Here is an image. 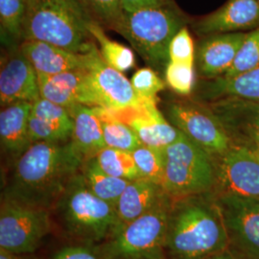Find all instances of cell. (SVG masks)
Masks as SVG:
<instances>
[{
  "mask_svg": "<svg viewBox=\"0 0 259 259\" xmlns=\"http://www.w3.org/2000/svg\"><path fill=\"white\" fill-rule=\"evenodd\" d=\"M83 162L71 140L34 142L15 160L3 198L49 209L80 173Z\"/></svg>",
  "mask_w": 259,
  "mask_h": 259,
  "instance_id": "obj_1",
  "label": "cell"
},
{
  "mask_svg": "<svg viewBox=\"0 0 259 259\" xmlns=\"http://www.w3.org/2000/svg\"><path fill=\"white\" fill-rule=\"evenodd\" d=\"M228 248L214 192L172 199L164 244L166 259H204Z\"/></svg>",
  "mask_w": 259,
  "mask_h": 259,
  "instance_id": "obj_2",
  "label": "cell"
},
{
  "mask_svg": "<svg viewBox=\"0 0 259 259\" xmlns=\"http://www.w3.org/2000/svg\"><path fill=\"white\" fill-rule=\"evenodd\" d=\"M25 5L23 40L46 41L78 54L96 47L88 30L91 19L78 0H25Z\"/></svg>",
  "mask_w": 259,
  "mask_h": 259,
  "instance_id": "obj_3",
  "label": "cell"
},
{
  "mask_svg": "<svg viewBox=\"0 0 259 259\" xmlns=\"http://www.w3.org/2000/svg\"><path fill=\"white\" fill-rule=\"evenodd\" d=\"M56 206L66 232L82 243L98 245L119 228L115 205L94 194L81 171L70 181Z\"/></svg>",
  "mask_w": 259,
  "mask_h": 259,
  "instance_id": "obj_4",
  "label": "cell"
},
{
  "mask_svg": "<svg viewBox=\"0 0 259 259\" xmlns=\"http://www.w3.org/2000/svg\"><path fill=\"white\" fill-rule=\"evenodd\" d=\"M185 19L172 4L123 12L119 33L150 67L161 69L169 63V46Z\"/></svg>",
  "mask_w": 259,
  "mask_h": 259,
  "instance_id": "obj_5",
  "label": "cell"
},
{
  "mask_svg": "<svg viewBox=\"0 0 259 259\" xmlns=\"http://www.w3.org/2000/svg\"><path fill=\"white\" fill-rule=\"evenodd\" d=\"M172 199L165 194L155 206L96 245L101 259H166L164 244Z\"/></svg>",
  "mask_w": 259,
  "mask_h": 259,
  "instance_id": "obj_6",
  "label": "cell"
},
{
  "mask_svg": "<svg viewBox=\"0 0 259 259\" xmlns=\"http://www.w3.org/2000/svg\"><path fill=\"white\" fill-rule=\"evenodd\" d=\"M162 188L171 199L214 192L215 158L185 135L164 149Z\"/></svg>",
  "mask_w": 259,
  "mask_h": 259,
  "instance_id": "obj_7",
  "label": "cell"
},
{
  "mask_svg": "<svg viewBox=\"0 0 259 259\" xmlns=\"http://www.w3.org/2000/svg\"><path fill=\"white\" fill-rule=\"evenodd\" d=\"M51 231L47 208L2 199L0 208V249L17 254L33 253Z\"/></svg>",
  "mask_w": 259,
  "mask_h": 259,
  "instance_id": "obj_8",
  "label": "cell"
},
{
  "mask_svg": "<svg viewBox=\"0 0 259 259\" xmlns=\"http://www.w3.org/2000/svg\"><path fill=\"white\" fill-rule=\"evenodd\" d=\"M229 238L241 259H259V199L215 193Z\"/></svg>",
  "mask_w": 259,
  "mask_h": 259,
  "instance_id": "obj_9",
  "label": "cell"
},
{
  "mask_svg": "<svg viewBox=\"0 0 259 259\" xmlns=\"http://www.w3.org/2000/svg\"><path fill=\"white\" fill-rule=\"evenodd\" d=\"M167 115L187 139L213 157L221 156L233 144L222 124L208 108L189 103H173L167 110Z\"/></svg>",
  "mask_w": 259,
  "mask_h": 259,
  "instance_id": "obj_10",
  "label": "cell"
},
{
  "mask_svg": "<svg viewBox=\"0 0 259 259\" xmlns=\"http://www.w3.org/2000/svg\"><path fill=\"white\" fill-rule=\"evenodd\" d=\"M216 164L215 193H230L259 199V158L252 149L233 143Z\"/></svg>",
  "mask_w": 259,
  "mask_h": 259,
  "instance_id": "obj_11",
  "label": "cell"
},
{
  "mask_svg": "<svg viewBox=\"0 0 259 259\" xmlns=\"http://www.w3.org/2000/svg\"><path fill=\"white\" fill-rule=\"evenodd\" d=\"M106 110L114 119L132 128L145 146L164 150L183 136L182 132L164 118L157 104L142 102L120 110Z\"/></svg>",
  "mask_w": 259,
  "mask_h": 259,
  "instance_id": "obj_12",
  "label": "cell"
},
{
  "mask_svg": "<svg viewBox=\"0 0 259 259\" xmlns=\"http://www.w3.org/2000/svg\"><path fill=\"white\" fill-rule=\"evenodd\" d=\"M87 70L91 76L95 93L102 108L120 110L137 106L141 101L135 92L131 80L103 61L97 47L87 53Z\"/></svg>",
  "mask_w": 259,
  "mask_h": 259,
  "instance_id": "obj_13",
  "label": "cell"
},
{
  "mask_svg": "<svg viewBox=\"0 0 259 259\" xmlns=\"http://www.w3.org/2000/svg\"><path fill=\"white\" fill-rule=\"evenodd\" d=\"M40 97L69 110L76 105L102 107L87 68L55 75L37 74Z\"/></svg>",
  "mask_w": 259,
  "mask_h": 259,
  "instance_id": "obj_14",
  "label": "cell"
},
{
  "mask_svg": "<svg viewBox=\"0 0 259 259\" xmlns=\"http://www.w3.org/2000/svg\"><path fill=\"white\" fill-rule=\"evenodd\" d=\"M228 133L249 147L259 146V100L221 98L208 107Z\"/></svg>",
  "mask_w": 259,
  "mask_h": 259,
  "instance_id": "obj_15",
  "label": "cell"
},
{
  "mask_svg": "<svg viewBox=\"0 0 259 259\" xmlns=\"http://www.w3.org/2000/svg\"><path fill=\"white\" fill-rule=\"evenodd\" d=\"M39 97L37 71L18 47L1 65V108L17 102H35Z\"/></svg>",
  "mask_w": 259,
  "mask_h": 259,
  "instance_id": "obj_16",
  "label": "cell"
},
{
  "mask_svg": "<svg viewBox=\"0 0 259 259\" xmlns=\"http://www.w3.org/2000/svg\"><path fill=\"white\" fill-rule=\"evenodd\" d=\"M245 33H222L208 35L197 50V65L201 76L216 79L231 67L246 37Z\"/></svg>",
  "mask_w": 259,
  "mask_h": 259,
  "instance_id": "obj_17",
  "label": "cell"
},
{
  "mask_svg": "<svg viewBox=\"0 0 259 259\" xmlns=\"http://www.w3.org/2000/svg\"><path fill=\"white\" fill-rule=\"evenodd\" d=\"M259 25V1L229 0L195 26L200 35L234 33Z\"/></svg>",
  "mask_w": 259,
  "mask_h": 259,
  "instance_id": "obj_18",
  "label": "cell"
},
{
  "mask_svg": "<svg viewBox=\"0 0 259 259\" xmlns=\"http://www.w3.org/2000/svg\"><path fill=\"white\" fill-rule=\"evenodd\" d=\"M19 49L37 74L55 75L87 68V53L78 54L46 41L23 40Z\"/></svg>",
  "mask_w": 259,
  "mask_h": 259,
  "instance_id": "obj_19",
  "label": "cell"
},
{
  "mask_svg": "<svg viewBox=\"0 0 259 259\" xmlns=\"http://www.w3.org/2000/svg\"><path fill=\"white\" fill-rule=\"evenodd\" d=\"M31 102H17L3 107L0 112L1 148L15 160L32 144L29 135Z\"/></svg>",
  "mask_w": 259,
  "mask_h": 259,
  "instance_id": "obj_20",
  "label": "cell"
},
{
  "mask_svg": "<svg viewBox=\"0 0 259 259\" xmlns=\"http://www.w3.org/2000/svg\"><path fill=\"white\" fill-rule=\"evenodd\" d=\"M165 194L160 185L144 178L131 181L115 204L119 228L149 211Z\"/></svg>",
  "mask_w": 259,
  "mask_h": 259,
  "instance_id": "obj_21",
  "label": "cell"
},
{
  "mask_svg": "<svg viewBox=\"0 0 259 259\" xmlns=\"http://www.w3.org/2000/svg\"><path fill=\"white\" fill-rule=\"evenodd\" d=\"M69 112L73 120L71 142L83 160L95 157L106 147L103 138L101 121L94 107L76 105Z\"/></svg>",
  "mask_w": 259,
  "mask_h": 259,
  "instance_id": "obj_22",
  "label": "cell"
},
{
  "mask_svg": "<svg viewBox=\"0 0 259 259\" xmlns=\"http://www.w3.org/2000/svg\"><path fill=\"white\" fill-rule=\"evenodd\" d=\"M213 80L205 89V97L208 99L232 97L259 100V65L232 78L218 77Z\"/></svg>",
  "mask_w": 259,
  "mask_h": 259,
  "instance_id": "obj_23",
  "label": "cell"
},
{
  "mask_svg": "<svg viewBox=\"0 0 259 259\" xmlns=\"http://www.w3.org/2000/svg\"><path fill=\"white\" fill-rule=\"evenodd\" d=\"M81 173L88 187L94 194L114 205L131 182L111 176L103 171L95 157L83 160Z\"/></svg>",
  "mask_w": 259,
  "mask_h": 259,
  "instance_id": "obj_24",
  "label": "cell"
},
{
  "mask_svg": "<svg viewBox=\"0 0 259 259\" xmlns=\"http://www.w3.org/2000/svg\"><path fill=\"white\" fill-rule=\"evenodd\" d=\"M88 30L98 45V51L103 61L108 65L115 68L122 73L126 72L136 65V56L134 51L112 40L105 34V29L96 22L90 20Z\"/></svg>",
  "mask_w": 259,
  "mask_h": 259,
  "instance_id": "obj_25",
  "label": "cell"
},
{
  "mask_svg": "<svg viewBox=\"0 0 259 259\" xmlns=\"http://www.w3.org/2000/svg\"><path fill=\"white\" fill-rule=\"evenodd\" d=\"M102 126L103 138L106 147L133 153L142 145L138 135L129 126L114 119L102 107H94Z\"/></svg>",
  "mask_w": 259,
  "mask_h": 259,
  "instance_id": "obj_26",
  "label": "cell"
},
{
  "mask_svg": "<svg viewBox=\"0 0 259 259\" xmlns=\"http://www.w3.org/2000/svg\"><path fill=\"white\" fill-rule=\"evenodd\" d=\"M95 158L100 168L111 176L133 181L140 178L132 153L105 147L97 153Z\"/></svg>",
  "mask_w": 259,
  "mask_h": 259,
  "instance_id": "obj_27",
  "label": "cell"
},
{
  "mask_svg": "<svg viewBox=\"0 0 259 259\" xmlns=\"http://www.w3.org/2000/svg\"><path fill=\"white\" fill-rule=\"evenodd\" d=\"M26 13L25 0H0V23L2 38L11 45L23 40Z\"/></svg>",
  "mask_w": 259,
  "mask_h": 259,
  "instance_id": "obj_28",
  "label": "cell"
},
{
  "mask_svg": "<svg viewBox=\"0 0 259 259\" xmlns=\"http://www.w3.org/2000/svg\"><path fill=\"white\" fill-rule=\"evenodd\" d=\"M140 178H144L162 187L164 182V150L141 145L133 153Z\"/></svg>",
  "mask_w": 259,
  "mask_h": 259,
  "instance_id": "obj_29",
  "label": "cell"
},
{
  "mask_svg": "<svg viewBox=\"0 0 259 259\" xmlns=\"http://www.w3.org/2000/svg\"><path fill=\"white\" fill-rule=\"evenodd\" d=\"M78 2L92 21L104 29L116 31L123 16L120 0H78Z\"/></svg>",
  "mask_w": 259,
  "mask_h": 259,
  "instance_id": "obj_30",
  "label": "cell"
},
{
  "mask_svg": "<svg viewBox=\"0 0 259 259\" xmlns=\"http://www.w3.org/2000/svg\"><path fill=\"white\" fill-rule=\"evenodd\" d=\"M258 65L259 27L246 35L232 67L221 77L226 79L232 78L249 71Z\"/></svg>",
  "mask_w": 259,
  "mask_h": 259,
  "instance_id": "obj_31",
  "label": "cell"
},
{
  "mask_svg": "<svg viewBox=\"0 0 259 259\" xmlns=\"http://www.w3.org/2000/svg\"><path fill=\"white\" fill-rule=\"evenodd\" d=\"M131 83L141 102L152 104H157V95L165 87L162 79L152 67H143L136 71Z\"/></svg>",
  "mask_w": 259,
  "mask_h": 259,
  "instance_id": "obj_32",
  "label": "cell"
},
{
  "mask_svg": "<svg viewBox=\"0 0 259 259\" xmlns=\"http://www.w3.org/2000/svg\"><path fill=\"white\" fill-rule=\"evenodd\" d=\"M165 83L175 93L189 95L195 83L194 65L169 62L164 69Z\"/></svg>",
  "mask_w": 259,
  "mask_h": 259,
  "instance_id": "obj_33",
  "label": "cell"
},
{
  "mask_svg": "<svg viewBox=\"0 0 259 259\" xmlns=\"http://www.w3.org/2000/svg\"><path fill=\"white\" fill-rule=\"evenodd\" d=\"M31 114L67 129L73 130V120L69 111L56 103L39 97L32 104Z\"/></svg>",
  "mask_w": 259,
  "mask_h": 259,
  "instance_id": "obj_34",
  "label": "cell"
},
{
  "mask_svg": "<svg viewBox=\"0 0 259 259\" xmlns=\"http://www.w3.org/2000/svg\"><path fill=\"white\" fill-rule=\"evenodd\" d=\"M169 62L194 65V41L185 26L178 31L170 42Z\"/></svg>",
  "mask_w": 259,
  "mask_h": 259,
  "instance_id": "obj_35",
  "label": "cell"
},
{
  "mask_svg": "<svg viewBox=\"0 0 259 259\" xmlns=\"http://www.w3.org/2000/svg\"><path fill=\"white\" fill-rule=\"evenodd\" d=\"M53 259H101L96 245L82 243L66 246L58 250Z\"/></svg>",
  "mask_w": 259,
  "mask_h": 259,
  "instance_id": "obj_36",
  "label": "cell"
},
{
  "mask_svg": "<svg viewBox=\"0 0 259 259\" xmlns=\"http://www.w3.org/2000/svg\"><path fill=\"white\" fill-rule=\"evenodd\" d=\"M123 12H134L136 10L149 7H161L172 4L171 0H120Z\"/></svg>",
  "mask_w": 259,
  "mask_h": 259,
  "instance_id": "obj_37",
  "label": "cell"
},
{
  "mask_svg": "<svg viewBox=\"0 0 259 259\" xmlns=\"http://www.w3.org/2000/svg\"><path fill=\"white\" fill-rule=\"evenodd\" d=\"M204 259H241L239 255H237L234 251H232L230 248L226 250L218 251L216 253H213L211 255L205 257Z\"/></svg>",
  "mask_w": 259,
  "mask_h": 259,
  "instance_id": "obj_38",
  "label": "cell"
},
{
  "mask_svg": "<svg viewBox=\"0 0 259 259\" xmlns=\"http://www.w3.org/2000/svg\"><path fill=\"white\" fill-rule=\"evenodd\" d=\"M0 259H27L23 256V254L13 253L7 250L0 249Z\"/></svg>",
  "mask_w": 259,
  "mask_h": 259,
  "instance_id": "obj_39",
  "label": "cell"
},
{
  "mask_svg": "<svg viewBox=\"0 0 259 259\" xmlns=\"http://www.w3.org/2000/svg\"><path fill=\"white\" fill-rule=\"evenodd\" d=\"M251 149L254 151V153L256 154V156H257L259 158V146H254V147H251Z\"/></svg>",
  "mask_w": 259,
  "mask_h": 259,
  "instance_id": "obj_40",
  "label": "cell"
},
{
  "mask_svg": "<svg viewBox=\"0 0 259 259\" xmlns=\"http://www.w3.org/2000/svg\"><path fill=\"white\" fill-rule=\"evenodd\" d=\"M123 259H151V258H144V257H132V258H123Z\"/></svg>",
  "mask_w": 259,
  "mask_h": 259,
  "instance_id": "obj_41",
  "label": "cell"
},
{
  "mask_svg": "<svg viewBox=\"0 0 259 259\" xmlns=\"http://www.w3.org/2000/svg\"><path fill=\"white\" fill-rule=\"evenodd\" d=\"M257 1H259V0H257Z\"/></svg>",
  "mask_w": 259,
  "mask_h": 259,
  "instance_id": "obj_42",
  "label": "cell"
}]
</instances>
